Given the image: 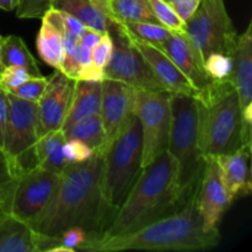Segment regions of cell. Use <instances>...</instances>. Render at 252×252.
<instances>
[{"label":"cell","mask_w":252,"mask_h":252,"mask_svg":"<svg viewBox=\"0 0 252 252\" xmlns=\"http://www.w3.org/2000/svg\"><path fill=\"white\" fill-rule=\"evenodd\" d=\"M102 160L103 152L97 150L85 161L66 165L51 199L30 224L32 231L59 236L78 226L86 231L88 241L103 235L111 220L101 187Z\"/></svg>","instance_id":"cell-1"},{"label":"cell","mask_w":252,"mask_h":252,"mask_svg":"<svg viewBox=\"0 0 252 252\" xmlns=\"http://www.w3.org/2000/svg\"><path fill=\"white\" fill-rule=\"evenodd\" d=\"M219 241V230L206 229L193 197L179 211L138 230L88 241L79 246L78 251H201L216 248Z\"/></svg>","instance_id":"cell-2"},{"label":"cell","mask_w":252,"mask_h":252,"mask_svg":"<svg viewBox=\"0 0 252 252\" xmlns=\"http://www.w3.org/2000/svg\"><path fill=\"white\" fill-rule=\"evenodd\" d=\"M177 162L169 152L143 167L137 182L118 209L102 238L138 230L166 217L187 203L177 179Z\"/></svg>","instance_id":"cell-3"},{"label":"cell","mask_w":252,"mask_h":252,"mask_svg":"<svg viewBox=\"0 0 252 252\" xmlns=\"http://www.w3.org/2000/svg\"><path fill=\"white\" fill-rule=\"evenodd\" d=\"M193 98L202 155L216 158L240 149L243 147L241 107L233 79L212 80Z\"/></svg>","instance_id":"cell-4"},{"label":"cell","mask_w":252,"mask_h":252,"mask_svg":"<svg viewBox=\"0 0 252 252\" xmlns=\"http://www.w3.org/2000/svg\"><path fill=\"white\" fill-rule=\"evenodd\" d=\"M142 170V129L137 116L132 112L103 150L101 187L111 221Z\"/></svg>","instance_id":"cell-5"},{"label":"cell","mask_w":252,"mask_h":252,"mask_svg":"<svg viewBox=\"0 0 252 252\" xmlns=\"http://www.w3.org/2000/svg\"><path fill=\"white\" fill-rule=\"evenodd\" d=\"M171 128L167 152L177 162V179L182 197L191 201L196 193L204 167L198 145L197 107L193 96L171 94Z\"/></svg>","instance_id":"cell-6"},{"label":"cell","mask_w":252,"mask_h":252,"mask_svg":"<svg viewBox=\"0 0 252 252\" xmlns=\"http://www.w3.org/2000/svg\"><path fill=\"white\" fill-rule=\"evenodd\" d=\"M184 32L203 61L212 53L233 56L239 36L224 0H202L185 21Z\"/></svg>","instance_id":"cell-7"},{"label":"cell","mask_w":252,"mask_h":252,"mask_svg":"<svg viewBox=\"0 0 252 252\" xmlns=\"http://www.w3.org/2000/svg\"><path fill=\"white\" fill-rule=\"evenodd\" d=\"M7 94L9 116L4 135L2 153L6 157L12 175L38 166L34 145L37 135V103L16 97L14 94Z\"/></svg>","instance_id":"cell-8"},{"label":"cell","mask_w":252,"mask_h":252,"mask_svg":"<svg viewBox=\"0 0 252 252\" xmlns=\"http://www.w3.org/2000/svg\"><path fill=\"white\" fill-rule=\"evenodd\" d=\"M171 93L135 89L133 113L142 129V166L167 152L171 128Z\"/></svg>","instance_id":"cell-9"},{"label":"cell","mask_w":252,"mask_h":252,"mask_svg":"<svg viewBox=\"0 0 252 252\" xmlns=\"http://www.w3.org/2000/svg\"><path fill=\"white\" fill-rule=\"evenodd\" d=\"M61 174L36 166L12 179L0 198V209L30 225L56 191Z\"/></svg>","instance_id":"cell-10"},{"label":"cell","mask_w":252,"mask_h":252,"mask_svg":"<svg viewBox=\"0 0 252 252\" xmlns=\"http://www.w3.org/2000/svg\"><path fill=\"white\" fill-rule=\"evenodd\" d=\"M108 32L112 38V54L103 78L122 81L139 90H166L133 44L129 33L117 22Z\"/></svg>","instance_id":"cell-11"},{"label":"cell","mask_w":252,"mask_h":252,"mask_svg":"<svg viewBox=\"0 0 252 252\" xmlns=\"http://www.w3.org/2000/svg\"><path fill=\"white\" fill-rule=\"evenodd\" d=\"M75 80L61 70H56L48 79L43 94L37 101V135L62 129L68 115Z\"/></svg>","instance_id":"cell-12"},{"label":"cell","mask_w":252,"mask_h":252,"mask_svg":"<svg viewBox=\"0 0 252 252\" xmlns=\"http://www.w3.org/2000/svg\"><path fill=\"white\" fill-rule=\"evenodd\" d=\"M204 159L203 172L194 193V199L206 229L219 230L221 218L233 202L226 193L216 159Z\"/></svg>","instance_id":"cell-13"},{"label":"cell","mask_w":252,"mask_h":252,"mask_svg":"<svg viewBox=\"0 0 252 252\" xmlns=\"http://www.w3.org/2000/svg\"><path fill=\"white\" fill-rule=\"evenodd\" d=\"M101 111L106 134V147L133 112L135 89L122 81L103 78L101 80ZM105 147V148H106Z\"/></svg>","instance_id":"cell-14"},{"label":"cell","mask_w":252,"mask_h":252,"mask_svg":"<svg viewBox=\"0 0 252 252\" xmlns=\"http://www.w3.org/2000/svg\"><path fill=\"white\" fill-rule=\"evenodd\" d=\"M129 37L133 44L137 47L138 51L148 62L153 73L167 91H170L171 94H182V95L189 96H194L198 93V90L192 85L187 76L177 68L176 64L172 62V59L167 56V53L161 47L135 38L130 33Z\"/></svg>","instance_id":"cell-15"},{"label":"cell","mask_w":252,"mask_h":252,"mask_svg":"<svg viewBox=\"0 0 252 252\" xmlns=\"http://www.w3.org/2000/svg\"><path fill=\"white\" fill-rule=\"evenodd\" d=\"M157 46L161 47L166 52L177 68L187 76L198 91L206 88L212 81L204 70L203 58L185 32H172L166 41Z\"/></svg>","instance_id":"cell-16"},{"label":"cell","mask_w":252,"mask_h":252,"mask_svg":"<svg viewBox=\"0 0 252 252\" xmlns=\"http://www.w3.org/2000/svg\"><path fill=\"white\" fill-rule=\"evenodd\" d=\"M251 148L241 147L231 154L216 157L221 181L231 202L249 196L252 189L250 170Z\"/></svg>","instance_id":"cell-17"},{"label":"cell","mask_w":252,"mask_h":252,"mask_svg":"<svg viewBox=\"0 0 252 252\" xmlns=\"http://www.w3.org/2000/svg\"><path fill=\"white\" fill-rule=\"evenodd\" d=\"M231 79L238 93L241 111L252 106V22L238 36L233 52Z\"/></svg>","instance_id":"cell-18"},{"label":"cell","mask_w":252,"mask_h":252,"mask_svg":"<svg viewBox=\"0 0 252 252\" xmlns=\"http://www.w3.org/2000/svg\"><path fill=\"white\" fill-rule=\"evenodd\" d=\"M52 7L71 15L86 27L102 33L108 32L116 25L106 0H53Z\"/></svg>","instance_id":"cell-19"},{"label":"cell","mask_w":252,"mask_h":252,"mask_svg":"<svg viewBox=\"0 0 252 252\" xmlns=\"http://www.w3.org/2000/svg\"><path fill=\"white\" fill-rule=\"evenodd\" d=\"M101 80H75L68 115L62 129H66L79 121L98 115L101 111Z\"/></svg>","instance_id":"cell-20"},{"label":"cell","mask_w":252,"mask_h":252,"mask_svg":"<svg viewBox=\"0 0 252 252\" xmlns=\"http://www.w3.org/2000/svg\"><path fill=\"white\" fill-rule=\"evenodd\" d=\"M0 252H34L32 229L21 219L0 209Z\"/></svg>","instance_id":"cell-21"},{"label":"cell","mask_w":252,"mask_h":252,"mask_svg":"<svg viewBox=\"0 0 252 252\" xmlns=\"http://www.w3.org/2000/svg\"><path fill=\"white\" fill-rule=\"evenodd\" d=\"M64 143L65 135L63 129L53 130L39 137L34 145V155L38 166L56 174H62L69 164L63 153Z\"/></svg>","instance_id":"cell-22"},{"label":"cell","mask_w":252,"mask_h":252,"mask_svg":"<svg viewBox=\"0 0 252 252\" xmlns=\"http://www.w3.org/2000/svg\"><path fill=\"white\" fill-rule=\"evenodd\" d=\"M41 20L42 25L36 41L38 56L49 66L54 68L56 70H61L64 57L61 32L46 19Z\"/></svg>","instance_id":"cell-23"},{"label":"cell","mask_w":252,"mask_h":252,"mask_svg":"<svg viewBox=\"0 0 252 252\" xmlns=\"http://www.w3.org/2000/svg\"><path fill=\"white\" fill-rule=\"evenodd\" d=\"M65 139H79L90 147L94 152H103L106 147V134L101 115H94L79 121L63 130Z\"/></svg>","instance_id":"cell-24"},{"label":"cell","mask_w":252,"mask_h":252,"mask_svg":"<svg viewBox=\"0 0 252 252\" xmlns=\"http://www.w3.org/2000/svg\"><path fill=\"white\" fill-rule=\"evenodd\" d=\"M111 17L117 24L126 22H157L149 0H106Z\"/></svg>","instance_id":"cell-25"},{"label":"cell","mask_w":252,"mask_h":252,"mask_svg":"<svg viewBox=\"0 0 252 252\" xmlns=\"http://www.w3.org/2000/svg\"><path fill=\"white\" fill-rule=\"evenodd\" d=\"M1 59L4 66L17 65L29 71L32 76L41 75L36 59L27 48L24 39L15 34L2 37Z\"/></svg>","instance_id":"cell-26"},{"label":"cell","mask_w":252,"mask_h":252,"mask_svg":"<svg viewBox=\"0 0 252 252\" xmlns=\"http://www.w3.org/2000/svg\"><path fill=\"white\" fill-rule=\"evenodd\" d=\"M133 37L153 44H161L171 36L172 31L157 22H126L120 24Z\"/></svg>","instance_id":"cell-27"},{"label":"cell","mask_w":252,"mask_h":252,"mask_svg":"<svg viewBox=\"0 0 252 252\" xmlns=\"http://www.w3.org/2000/svg\"><path fill=\"white\" fill-rule=\"evenodd\" d=\"M149 4L160 25L172 32H184L185 20L166 0H149Z\"/></svg>","instance_id":"cell-28"},{"label":"cell","mask_w":252,"mask_h":252,"mask_svg":"<svg viewBox=\"0 0 252 252\" xmlns=\"http://www.w3.org/2000/svg\"><path fill=\"white\" fill-rule=\"evenodd\" d=\"M204 70L212 80H224L233 74V57L223 53H212L204 59Z\"/></svg>","instance_id":"cell-29"},{"label":"cell","mask_w":252,"mask_h":252,"mask_svg":"<svg viewBox=\"0 0 252 252\" xmlns=\"http://www.w3.org/2000/svg\"><path fill=\"white\" fill-rule=\"evenodd\" d=\"M48 79L47 76H30L27 80L20 84L19 86L10 90L9 93L14 94L16 97L22 98V100L30 101V102L37 103L39 97L43 94L44 89H46L47 84H48Z\"/></svg>","instance_id":"cell-30"},{"label":"cell","mask_w":252,"mask_h":252,"mask_svg":"<svg viewBox=\"0 0 252 252\" xmlns=\"http://www.w3.org/2000/svg\"><path fill=\"white\" fill-rule=\"evenodd\" d=\"M52 5L53 0H19L15 11L19 19H42Z\"/></svg>","instance_id":"cell-31"},{"label":"cell","mask_w":252,"mask_h":252,"mask_svg":"<svg viewBox=\"0 0 252 252\" xmlns=\"http://www.w3.org/2000/svg\"><path fill=\"white\" fill-rule=\"evenodd\" d=\"M63 153L69 164H78V162H83L90 159L95 152L81 140L71 138V139H65V143L63 145Z\"/></svg>","instance_id":"cell-32"},{"label":"cell","mask_w":252,"mask_h":252,"mask_svg":"<svg viewBox=\"0 0 252 252\" xmlns=\"http://www.w3.org/2000/svg\"><path fill=\"white\" fill-rule=\"evenodd\" d=\"M111 54H112V38H111L110 32H105L97 43L91 48L93 63L105 70L106 65L110 62Z\"/></svg>","instance_id":"cell-33"},{"label":"cell","mask_w":252,"mask_h":252,"mask_svg":"<svg viewBox=\"0 0 252 252\" xmlns=\"http://www.w3.org/2000/svg\"><path fill=\"white\" fill-rule=\"evenodd\" d=\"M32 76L31 74L24 68L17 65L4 66L2 71L0 73V88L5 91H10L14 88L19 86L25 80Z\"/></svg>","instance_id":"cell-34"},{"label":"cell","mask_w":252,"mask_h":252,"mask_svg":"<svg viewBox=\"0 0 252 252\" xmlns=\"http://www.w3.org/2000/svg\"><path fill=\"white\" fill-rule=\"evenodd\" d=\"M58 238L61 240L62 245L70 249L73 252H78L79 246H81L84 243H86L89 240V236L86 234V231L84 229L78 228V226L66 229Z\"/></svg>","instance_id":"cell-35"},{"label":"cell","mask_w":252,"mask_h":252,"mask_svg":"<svg viewBox=\"0 0 252 252\" xmlns=\"http://www.w3.org/2000/svg\"><path fill=\"white\" fill-rule=\"evenodd\" d=\"M166 1L176 10L181 19L186 21L193 14V11L197 9L202 0H166Z\"/></svg>","instance_id":"cell-36"},{"label":"cell","mask_w":252,"mask_h":252,"mask_svg":"<svg viewBox=\"0 0 252 252\" xmlns=\"http://www.w3.org/2000/svg\"><path fill=\"white\" fill-rule=\"evenodd\" d=\"M7 116H9V100L4 89L0 88V150L4 147V135L6 128Z\"/></svg>","instance_id":"cell-37"},{"label":"cell","mask_w":252,"mask_h":252,"mask_svg":"<svg viewBox=\"0 0 252 252\" xmlns=\"http://www.w3.org/2000/svg\"><path fill=\"white\" fill-rule=\"evenodd\" d=\"M12 179H14V175H12L11 169H10L6 157L2 153V150H0V198L4 194V192L6 191L7 186L12 181Z\"/></svg>","instance_id":"cell-38"},{"label":"cell","mask_w":252,"mask_h":252,"mask_svg":"<svg viewBox=\"0 0 252 252\" xmlns=\"http://www.w3.org/2000/svg\"><path fill=\"white\" fill-rule=\"evenodd\" d=\"M102 36V32L96 31V30L90 29V27H86L85 31L80 34L79 37V43H81L83 46L88 47L89 49L93 48L96 43L98 42V39Z\"/></svg>","instance_id":"cell-39"},{"label":"cell","mask_w":252,"mask_h":252,"mask_svg":"<svg viewBox=\"0 0 252 252\" xmlns=\"http://www.w3.org/2000/svg\"><path fill=\"white\" fill-rule=\"evenodd\" d=\"M19 5V0H0V9L12 11Z\"/></svg>","instance_id":"cell-40"},{"label":"cell","mask_w":252,"mask_h":252,"mask_svg":"<svg viewBox=\"0 0 252 252\" xmlns=\"http://www.w3.org/2000/svg\"><path fill=\"white\" fill-rule=\"evenodd\" d=\"M1 41H2V36H0V73L4 69V64H2V59H1Z\"/></svg>","instance_id":"cell-41"}]
</instances>
